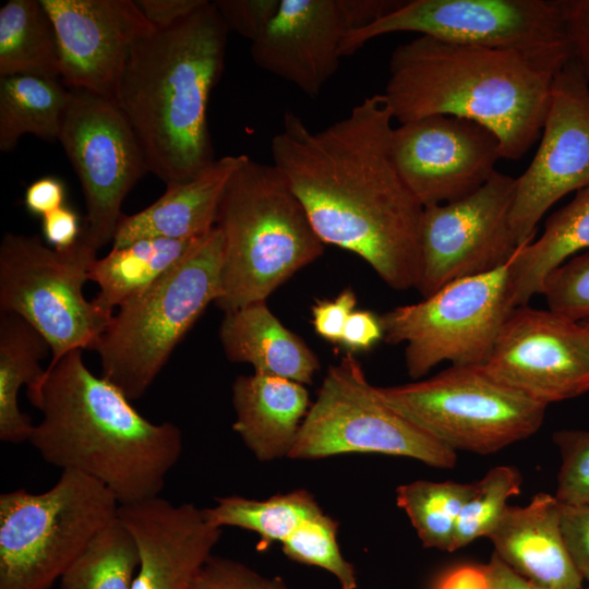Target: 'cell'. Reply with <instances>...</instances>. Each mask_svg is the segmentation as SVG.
I'll list each match as a JSON object with an SVG mask.
<instances>
[{
  "label": "cell",
  "instance_id": "1",
  "mask_svg": "<svg viewBox=\"0 0 589 589\" xmlns=\"http://www.w3.org/2000/svg\"><path fill=\"white\" fill-rule=\"evenodd\" d=\"M393 120L382 94L320 131L286 111L271 155L324 244L357 254L386 285L407 290L420 278L424 207L396 166Z\"/></svg>",
  "mask_w": 589,
  "mask_h": 589
},
{
  "label": "cell",
  "instance_id": "2",
  "mask_svg": "<svg viewBox=\"0 0 589 589\" xmlns=\"http://www.w3.org/2000/svg\"><path fill=\"white\" fill-rule=\"evenodd\" d=\"M82 351L48 364L26 387L43 414L27 442L46 462L101 483L120 505L159 496L182 454L180 429L143 417L116 385L88 370Z\"/></svg>",
  "mask_w": 589,
  "mask_h": 589
},
{
  "label": "cell",
  "instance_id": "3",
  "mask_svg": "<svg viewBox=\"0 0 589 589\" xmlns=\"http://www.w3.org/2000/svg\"><path fill=\"white\" fill-rule=\"evenodd\" d=\"M228 29L213 1L132 47L115 103L132 127L148 172L166 185L187 181L215 160L209 96L225 63Z\"/></svg>",
  "mask_w": 589,
  "mask_h": 589
},
{
  "label": "cell",
  "instance_id": "4",
  "mask_svg": "<svg viewBox=\"0 0 589 589\" xmlns=\"http://www.w3.org/2000/svg\"><path fill=\"white\" fill-rule=\"evenodd\" d=\"M382 95L399 124L437 115L472 120L510 160L540 140L555 76L512 50L420 35L394 49Z\"/></svg>",
  "mask_w": 589,
  "mask_h": 589
},
{
  "label": "cell",
  "instance_id": "5",
  "mask_svg": "<svg viewBox=\"0 0 589 589\" xmlns=\"http://www.w3.org/2000/svg\"><path fill=\"white\" fill-rule=\"evenodd\" d=\"M215 227L223 239L215 304L225 313L266 301L325 248L279 170L248 155L225 189Z\"/></svg>",
  "mask_w": 589,
  "mask_h": 589
},
{
  "label": "cell",
  "instance_id": "6",
  "mask_svg": "<svg viewBox=\"0 0 589 589\" xmlns=\"http://www.w3.org/2000/svg\"><path fill=\"white\" fill-rule=\"evenodd\" d=\"M223 239L214 227L167 274L124 302L97 338L101 376L140 399L220 293Z\"/></svg>",
  "mask_w": 589,
  "mask_h": 589
},
{
  "label": "cell",
  "instance_id": "7",
  "mask_svg": "<svg viewBox=\"0 0 589 589\" xmlns=\"http://www.w3.org/2000/svg\"><path fill=\"white\" fill-rule=\"evenodd\" d=\"M120 504L98 481L62 471L48 491L0 495V589H49Z\"/></svg>",
  "mask_w": 589,
  "mask_h": 589
},
{
  "label": "cell",
  "instance_id": "8",
  "mask_svg": "<svg viewBox=\"0 0 589 589\" xmlns=\"http://www.w3.org/2000/svg\"><path fill=\"white\" fill-rule=\"evenodd\" d=\"M418 33L440 40L518 52L556 75L570 60L556 0H410L350 31L341 56L393 33Z\"/></svg>",
  "mask_w": 589,
  "mask_h": 589
},
{
  "label": "cell",
  "instance_id": "9",
  "mask_svg": "<svg viewBox=\"0 0 589 589\" xmlns=\"http://www.w3.org/2000/svg\"><path fill=\"white\" fill-rule=\"evenodd\" d=\"M375 392L445 446L480 455L533 435L548 407L500 382L483 365H450L429 378Z\"/></svg>",
  "mask_w": 589,
  "mask_h": 589
},
{
  "label": "cell",
  "instance_id": "10",
  "mask_svg": "<svg viewBox=\"0 0 589 589\" xmlns=\"http://www.w3.org/2000/svg\"><path fill=\"white\" fill-rule=\"evenodd\" d=\"M96 253L82 233L62 250L36 235L5 232L1 239L0 312L17 314L46 339L49 364L72 350H92L109 323L83 292Z\"/></svg>",
  "mask_w": 589,
  "mask_h": 589
},
{
  "label": "cell",
  "instance_id": "11",
  "mask_svg": "<svg viewBox=\"0 0 589 589\" xmlns=\"http://www.w3.org/2000/svg\"><path fill=\"white\" fill-rule=\"evenodd\" d=\"M509 263L454 280L420 302L380 316L385 342L405 345L411 378H421L442 362L485 364L504 322L516 308Z\"/></svg>",
  "mask_w": 589,
  "mask_h": 589
},
{
  "label": "cell",
  "instance_id": "12",
  "mask_svg": "<svg viewBox=\"0 0 589 589\" xmlns=\"http://www.w3.org/2000/svg\"><path fill=\"white\" fill-rule=\"evenodd\" d=\"M383 454L450 469L456 452L387 405L351 354L332 365L304 417L291 459Z\"/></svg>",
  "mask_w": 589,
  "mask_h": 589
},
{
  "label": "cell",
  "instance_id": "13",
  "mask_svg": "<svg viewBox=\"0 0 589 589\" xmlns=\"http://www.w3.org/2000/svg\"><path fill=\"white\" fill-rule=\"evenodd\" d=\"M86 204L82 235L97 251L112 241L123 200L148 172L141 144L115 100L70 89L58 139Z\"/></svg>",
  "mask_w": 589,
  "mask_h": 589
},
{
  "label": "cell",
  "instance_id": "14",
  "mask_svg": "<svg viewBox=\"0 0 589 589\" xmlns=\"http://www.w3.org/2000/svg\"><path fill=\"white\" fill-rule=\"evenodd\" d=\"M516 178L496 171L470 195L424 207L421 268L416 289L423 298L445 285L493 272L519 250L510 227Z\"/></svg>",
  "mask_w": 589,
  "mask_h": 589
},
{
  "label": "cell",
  "instance_id": "15",
  "mask_svg": "<svg viewBox=\"0 0 589 589\" xmlns=\"http://www.w3.org/2000/svg\"><path fill=\"white\" fill-rule=\"evenodd\" d=\"M500 382L544 405L589 392V324L549 309L515 308L483 365Z\"/></svg>",
  "mask_w": 589,
  "mask_h": 589
},
{
  "label": "cell",
  "instance_id": "16",
  "mask_svg": "<svg viewBox=\"0 0 589 589\" xmlns=\"http://www.w3.org/2000/svg\"><path fill=\"white\" fill-rule=\"evenodd\" d=\"M397 0H280L264 34L251 44L254 63L317 97L339 68L347 34L395 9Z\"/></svg>",
  "mask_w": 589,
  "mask_h": 589
},
{
  "label": "cell",
  "instance_id": "17",
  "mask_svg": "<svg viewBox=\"0 0 589 589\" xmlns=\"http://www.w3.org/2000/svg\"><path fill=\"white\" fill-rule=\"evenodd\" d=\"M589 187V85L570 60L553 79L540 144L516 178L510 227L522 247L557 201Z\"/></svg>",
  "mask_w": 589,
  "mask_h": 589
},
{
  "label": "cell",
  "instance_id": "18",
  "mask_svg": "<svg viewBox=\"0 0 589 589\" xmlns=\"http://www.w3.org/2000/svg\"><path fill=\"white\" fill-rule=\"evenodd\" d=\"M396 166L423 207L464 199L486 183L503 158L497 136L465 118L437 115L394 128Z\"/></svg>",
  "mask_w": 589,
  "mask_h": 589
},
{
  "label": "cell",
  "instance_id": "19",
  "mask_svg": "<svg viewBox=\"0 0 589 589\" xmlns=\"http://www.w3.org/2000/svg\"><path fill=\"white\" fill-rule=\"evenodd\" d=\"M56 32L60 81L115 100L129 53L156 29L131 0H40Z\"/></svg>",
  "mask_w": 589,
  "mask_h": 589
},
{
  "label": "cell",
  "instance_id": "20",
  "mask_svg": "<svg viewBox=\"0 0 589 589\" xmlns=\"http://www.w3.org/2000/svg\"><path fill=\"white\" fill-rule=\"evenodd\" d=\"M118 518L139 551L132 589H191L221 536L204 509L192 503L176 505L160 495L120 505Z\"/></svg>",
  "mask_w": 589,
  "mask_h": 589
},
{
  "label": "cell",
  "instance_id": "21",
  "mask_svg": "<svg viewBox=\"0 0 589 589\" xmlns=\"http://www.w3.org/2000/svg\"><path fill=\"white\" fill-rule=\"evenodd\" d=\"M495 555L543 589H581L584 578L567 550L561 528V504L538 493L522 507L507 506L488 537Z\"/></svg>",
  "mask_w": 589,
  "mask_h": 589
},
{
  "label": "cell",
  "instance_id": "22",
  "mask_svg": "<svg viewBox=\"0 0 589 589\" xmlns=\"http://www.w3.org/2000/svg\"><path fill=\"white\" fill-rule=\"evenodd\" d=\"M247 155L215 159L193 178L167 185L165 193L144 209L122 215L111 249L149 238L196 239L216 224L225 189Z\"/></svg>",
  "mask_w": 589,
  "mask_h": 589
},
{
  "label": "cell",
  "instance_id": "23",
  "mask_svg": "<svg viewBox=\"0 0 589 589\" xmlns=\"http://www.w3.org/2000/svg\"><path fill=\"white\" fill-rule=\"evenodd\" d=\"M232 405V429L260 461L288 457L310 408L303 384L261 373L235 380Z\"/></svg>",
  "mask_w": 589,
  "mask_h": 589
},
{
  "label": "cell",
  "instance_id": "24",
  "mask_svg": "<svg viewBox=\"0 0 589 589\" xmlns=\"http://www.w3.org/2000/svg\"><path fill=\"white\" fill-rule=\"evenodd\" d=\"M219 339L226 357L249 363L254 373L311 384L318 359L308 345L272 313L266 301L225 313Z\"/></svg>",
  "mask_w": 589,
  "mask_h": 589
},
{
  "label": "cell",
  "instance_id": "25",
  "mask_svg": "<svg viewBox=\"0 0 589 589\" xmlns=\"http://www.w3.org/2000/svg\"><path fill=\"white\" fill-rule=\"evenodd\" d=\"M202 238L141 239L96 259L88 272V280L99 288L92 300L96 311L110 321L116 309L172 269Z\"/></svg>",
  "mask_w": 589,
  "mask_h": 589
},
{
  "label": "cell",
  "instance_id": "26",
  "mask_svg": "<svg viewBox=\"0 0 589 589\" xmlns=\"http://www.w3.org/2000/svg\"><path fill=\"white\" fill-rule=\"evenodd\" d=\"M589 251V187L554 212L541 237L519 248L509 263L515 306L541 294L546 277L580 251Z\"/></svg>",
  "mask_w": 589,
  "mask_h": 589
},
{
  "label": "cell",
  "instance_id": "27",
  "mask_svg": "<svg viewBox=\"0 0 589 589\" xmlns=\"http://www.w3.org/2000/svg\"><path fill=\"white\" fill-rule=\"evenodd\" d=\"M51 353L46 339L23 317L0 312V440L19 444L28 441L34 428L22 412L17 395L22 386L45 373L40 361Z\"/></svg>",
  "mask_w": 589,
  "mask_h": 589
},
{
  "label": "cell",
  "instance_id": "28",
  "mask_svg": "<svg viewBox=\"0 0 589 589\" xmlns=\"http://www.w3.org/2000/svg\"><path fill=\"white\" fill-rule=\"evenodd\" d=\"M70 89L60 80L34 75L0 77V149L13 151L21 136L58 140Z\"/></svg>",
  "mask_w": 589,
  "mask_h": 589
},
{
  "label": "cell",
  "instance_id": "29",
  "mask_svg": "<svg viewBox=\"0 0 589 589\" xmlns=\"http://www.w3.org/2000/svg\"><path fill=\"white\" fill-rule=\"evenodd\" d=\"M60 80L53 24L40 0H10L0 9V77Z\"/></svg>",
  "mask_w": 589,
  "mask_h": 589
},
{
  "label": "cell",
  "instance_id": "30",
  "mask_svg": "<svg viewBox=\"0 0 589 589\" xmlns=\"http://www.w3.org/2000/svg\"><path fill=\"white\" fill-rule=\"evenodd\" d=\"M213 507L204 508L207 521L217 528L238 527L260 537L257 551H266L275 542L284 543L306 520L323 513L306 490L277 494L267 500L239 495L215 498Z\"/></svg>",
  "mask_w": 589,
  "mask_h": 589
},
{
  "label": "cell",
  "instance_id": "31",
  "mask_svg": "<svg viewBox=\"0 0 589 589\" xmlns=\"http://www.w3.org/2000/svg\"><path fill=\"white\" fill-rule=\"evenodd\" d=\"M140 556L117 517L101 529L60 578V589H132Z\"/></svg>",
  "mask_w": 589,
  "mask_h": 589
},
{
  "label": "cell",
  "instance_id": "32",
  "mask_svg": "<svg viewBox=\"0 0 589 589\" xmlns=\"http://www.w3.org/2000/svg\"><path fill=\"white\" fill-rule=\"evenodd\" d=\"M474 484L417 480L396 489L397 505L414 527L423 546L453 552L460 510Z\"/></svg>",
  "mask_w": 589,
  "mask_h": 589
},
{
  "label": "cell",
  "instance_id": "33",
  "mask_svg": "<svg viewBox=\"0 0 589 589\" xmlns=\"http://www.w3.org/2000/svg\"><path fill=\"white\" fill-rule=\"evenodd\" d=\"M522 477L513 466L492 468L477 483L474 492L462 506L455 532L453 551L480 537H489L498 524L507 501L519 494Z\"/></svg>",
  "mask_w": 589,
  "mask_h": 589
},
{
  "label": "cell",
  "instance_id": "34",
  "mask_svg": "<svg viewBox=\"0 0 589 589\" xmlns=\"http://www.w3.org/2000/svg\"><path fill=\"white\" fill-rule=\"evenodd\" d=\"M337 533L338 522L323 512L306 520L281 543L283 552L294 562L329 572L341 589H357L356 568L342 556Z\"/></svg>",
  "mask_w": 589,
  "mask_h": 589
},
{
  "label": "cell",
  "instance_id": "35",
  "mask_svg": "<svg viewBox=\"0 0 589 589\" xmlns=\"http://www.w3.org/2000/svg\"><path fill=\"white\" fill-rule=\"evenodd\" d=\"M541 294L549 310L576 322L589 320V251L554 269Z\"/></svg>",
  "mask_w": 589,
  "mask_h": 589
},
{
  "label": "cell",
  "instance_id": "36",
  "mask_svg": "<svg viewBox=\"0 0 589 589\" xmlns=\"http://www.w3.org/2000/svg\"><path fill=\"white\" fill-rule=\"evenodd\" d=\"M553 440L562 456L554 496L563 505H589V431L562 430Z\"/></svg>",
  "mask_w": 589,
  "mask_h": 589
},
{
  "label": "cell",
  "instance_id": "37",
  "mask_svg": "<svg viewBox=\"0 0 589 589\" xmlns=\"http://www.w3.org/2000/svg\"><path fill=\"white\" fill-rule=\"evenodd\" d=\"M191 589H288L279 576L266 577L241 562L211 555Z\"/></svg>",
  "mask_w": 589,
  "mask_h": 589
},
{
  "label": "cell",
  "instance_id": "38",
  "mask_svg": "<svg viewBox=\"0 0 589 589\" xmlns=\"http://www.w3.org/2000/svg\"><path fill=\"white\" fill-rule=\"evenodd\" d=\"M213 2L228 32L239 34L251 44L264 34L280 5V0H216Z\"/></svg>",
  "mask_w": 589,
  "mask_h": 589
},
{
  "label": "cell",
  "instance_id": "39",
  "mask_svg": "<svg viewBox=\"0 0 589 589\" xmlns=\"http://www.w3.org/2000/svg\"><path fill=\"white\" fill-rule=\"evenodd\" d=\"M572 60L589 85V0H556Z\"/></svg>",
  "mask_w": 589,
  "mask_h": 589
},
{
  "label": "cell",
  "instance_id": "40",
  "mask_svg": "<svg viewBox=\"0 0 589 589\" xmlns=\"http://www.w3.org/2000/svg\"><path fill=\"white\" fill-rule=\"evenodd\" d=\"M561 528L577 570L589 580V505L561 504Z\"/></svg>",
  "mask_w": 589,
  "mask_h": 589
},
{
  "label": "cell",
  "instance_id": "41",
  "mask_svg": "<svg viewBox=\"0 0 589 589\" xmlns=\"http://www.w3.org/2000/svg\"><path fill=\"white\" fill-rule=\"evenodd\" d=\"M357 296L351 289L336 298L320 300L312 306V323L316 334L327 341L340 344L349 315L356 310Z\"/></svg>",
  "mask_w": 589,
  "mask_h": 589
},
{
  "label": "cell",
  "instance_id": "42",
  "mask_svg": "<svg viewBox=\"0 0 589 589\" xmlns=\"http://www.w3.org/2000/svg\"><path fill=\"white\" fill-rule=\"evenodd\" d=\"M383 337L380 316L368 310H354L346 322L340 344L352 353L371 349Z\"/></svg>",
  "mask_w": 589,
  "mask_h": 589
},
{
  "label": "cell",
  "instance_id": "43",
  "mask_svg": "<svg viewBox=\"0 0 589 589\" xmlns=\"http://www.w3.org/2000/svg\"><path fill=\"white\" fill-rule=\"evenodd\" d=\"M43 235L55 249H68L81 237L79 215L67 206H62L43 217Z\"/></svg>",
  "mask_w": 589,
  "mask_h": 589
},
{
  "label": "cell",
  "instance_id": "44",
  "mask_svg": "<svg viewBox=\"0 0 589 589\" xmlns=\"http://www.w3.org/2000/svg\"><path fill=\"white\" fill-rule=\"evenodd\" d=\"M205 0H136L135 3L156 28H167L182 21Z\"/></svg>",
  "mask_w": 589,
  "mask_h": 589
},
{
  "label": "cell",
  "instance_id": "45",
  "mask_svg": "<svg viewBox=\"0 0 589 589\" xmlns=\"http://www.w3.org/2000/svg\"><path fill=\"white\" fill-rule=\"evenodd\" d=\"M65 187L56 177L47 176L32 182L24 196L27 211L34 215H45L64 206Z\"/></svg>",
  "mask_w": 589,
  "mask_h": 589
},
{
  "label": "cell",
  "instance_id": "46",
  "mask_svg": "<svg viewBox=\"0 0 589 589\" xmlns=\"http://www.w3.org/2000/svg\"><path fill=\"white\" fill-rule=\"evenodd\" d=\"M482 568L490 589H543L517 574L495 554Z\"/></svg>",
  "mask_w": 589,
  "mask_h": 589
},
{
  "label": "cell",
  "instance_id": "47",
  "mask_svg": "<svg viewBox=\"0 0 589 589\" xmlns=\"http://www.w3.org/2000/svg\"><path fill=\"white\" fill-rule=\"evenodd\" d=\"M436 589H490L483 568L464 566L447 574Z\"/></svg>",
  "mask_w": 589,
  "mask_h": 589
},
{
  "label": "cell",
  "instance_id": "48",
  "mask_svg": "<svg viewBox=\"0 0 589 589\" xmlns=\"http://www.w3.org/2000/svg\"><path fill=\"white\" fill-rule=\"evenodd\" d=\"M584 322H587V323L589 324V320H587V321H584Z\"/></svg>",
  "mask_w": 589,
  "mask_h": 589
},
{
  "label": "cell",
  "instance_id": "49",
  "mask_svg": "<svg viewBox=\"0 0 589 589\" xmlns=\"http://www.w3.org/2000/svg\"><path fill=\"white\" fill-rule=\"evenodd\" d=\"M585 589H589V586L587 588H585Z\"/></svg>",
  "mask_w": 589,
  "mask_h": 589
}]
</instances>
